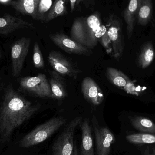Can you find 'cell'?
I'll return each mask as SVG.
<instances>
[{
    "label": "cell",
    "instance_id": "cell-28",
    "mask_svg": "<svg viewBox=\"0 0 155 155\" xmlns=\"http://www.w3.org/2000/svg\"><path fill=\"white\" fill-rule=\"evenodd\" d=\"M2 83H1V81H0V92H1V89H2Z\"/></svg>",
    "mask_w": 155,
    "mask_h": 155
},
{
    "label": "cell",
    "instance_id": "cell-26",
    "mask_svg": "<svg viewBox=\"0 0 155 155\" xmlns=\"http://www.w3.org/2000/svg\"><path fill=\"white\" fill-rule=\"evenodd\" d=\"M78 0H70V5H71V11L72 12L74 11L75 5L77 3Z\"/></svg>",
    "mask_w": 155,
    "mask_h": 155
},
{
    "label": "cell",
    "instance_id": "cell-21",
    "mask_svg": "<svg viewBox=\"0 0 155 155\" xmlns=\"http://www.w3.org/2000/svg\"><path fill=\"white\" fill-rule=\"evenodd\" d=\"M68 0H55L46 17L45 22L50 21L67 13V2Z\"/></svg>",
    "mask_w": 155,
    "mask_h": 155
},
{
    "label": "cell",
    "instance_id": "cell-6",
    "mask_svg": "<svg viewBox=\"0 0 155 155\" xmlns=\"http://www.w3.org/2000/svg\"><path fill=\"white\" fill-rule=\"evenodd\" d=\"M106 27L112 45V55L114 58L118 59L122 56L124 48L122 22L116 15H111Z\"/></svg>",
    "mask_w": 155,
    "mask_h": 155
},
{
    "label": "cell",
    "instance_id": "cell-2",
    "mask_svg": "<svg viewBox=\"0 0 155 155\" xmlns=\"http://www.w3.org/2000/svg\"><path fill=\"white\" fill-rule=\"evenodd\" d=\"M106 26L102 24L99 14L76 18L72 25L71 38L80 44L93 49L107 31Z\"/></svg>",
    "mask_w": 155,
    "mask_h": 155
},
{
    "label": "cell",
    "instance_id": "cell-30",
    "mask_svg": "<svg viewBox=\"0 0 155 155\" xmlns=\"http://www.w3.org/2000/svg\"><path fill=\"white\" fill-rule=\"evenodd\" d=\"M1 1H2V2H6V1H8V0H1Z\"/></svg>",
    "mask_w": 155,
    "mask_h": 155
},
{
    "label": "cell",
    "instance_id": "cell-24",
    "mask_svg": "<svg viewBox=\"0 0 155 155\" xmlns=\"http://www.w3.org/2000/svg\"><path fill=\"white\" fill-rule=\"evenodd\" d=\"M33 60L34 65L35 68L41 69L44 67L45 62L42 53L37 42H35L34 45Z\"/></svg>",
    "mask_w": 155,
    "mask_h": 155
},
{
    "label": "cell",
    "instance_id": "cell-7",
    "mask_svg": "<svg viewBox=\"0 0 155 155\" xmlns=\"http://www.w3.org/2000/svg\"><path fill=\"white\" fill-rule=\"evenodd\" d=\"M48 60L53 71L60 75L76 79L81 73L80 70L66 56L57 51H51Z\"/></svg>",
    "mask_w": 155,
    "mask_h": 155
},
{
    "label": "cell",
    "instance_id": "cell-25",
    "mask_svg": "<svg viewBox=\"0 0 155 155\" xmlns=\"http://www.w3.org/2000/svg\"><path fill=\"white\" fill-rule=\"evenodd\" d=\"M99 41L101 42L102 46L104 48L106 52L109 54H112V45H111L110 38H109L108 33H107V30L105 33L101 37Z\"/></svg>",
    "mask_w": 155,
    "mask_h": 155
},
{
    "label": "cell",
    "instance_id": "cell-18",
    "mask_svg": "<svg viewBox=\"0 0 155 155\" xmlns=\"http://www.w3.org/2000/svg\"><path fill=\"white\" fill-rule=\"evenodd\" d=\"M153 15V3L152 0H142L136 18L137 23L141 25H146Z\"/></svg>",
    "mask_w": 155,
    "mask_h": 155
},
{
    "label": "cell",
    "instance_id": "cell-9",
    "mask_svg": "<svg viewBox=\"0 0 155 155\" xmlns=\"http://www.w3.org/2000/svg\"><path fill=\"white\" fill-rule=\"evenodd\" d=\"M31 39L22 37L14 43L11 49V60L13 75L17 77L20 74L25 58L29 52Z\"/></svg>",
    "mask_w": 155,
    "mask_h": 155
},
{
    "label": "cell",
    "instance_id": "cell-15",
    "mask_svg": "<svg viewBox=\"0 0 155 155\" xmlns=\"http://www.w3.org/2000/svg\"><path fill=\"white\" fill-rule=\"evenodd\" d=\"M141 2L142 0H129L128 5L124 11L123 15L126 24L127 31L129 39L133 35L137 14Z\"/></svg>",
    "mask_w": 155,
    "mask_h": 155
},
{
    "label": "cell",
    "instance_id": "cell-22",
    "mask_svg": "<svg viewBox=\"0 0 155 155\" xmlns=\"http://www.w3.org/2000/svg\"><path fill=\"white\" fill-rule=\"evenodd\" d=\"M127 140L135 144H152L155 143V134H135L126 137Z\"/></svg>",
    "mask_w": 155,
    "mask_h": 155
},
{
    "label": "cell",
    "instance_id": "cell-20",
    "mask_svg": "<svg viewBox=\"0 0 155 155\" xmlns=\"http://www.w3.org/2000/svg\"><path fill=\"white\" fill-rule=\"evenodd\" d=\"M155 53L151 43H147L144 46L140 55L138 63L141 68H146L151 64L154 59Z\"/></svg>",
    "mask_w": 155,
    "mask_h": 155
},
{
    "label": "cell",
    "instance_id": "cell-1",
    "mask_svg": "<svg viewBox=\"0 0 155 155\" xmlns=\"http://www.w3.org/2000/svg\"><path fill=\"white\" fill-rule=\"evenodd\" d=\"M15 91L12 85L5 89L0 107V143L10 141L15 130L40 108Z\"/></svg>",
    "mask_w": 155,
    "mask_h": 155
},
{
    "label": "cell",
    "instance_id": "cell-13",
    "mask_svg": "<svg viewBox=\"0 0 155 155\" xmlns=\"http://www.w3.org/2000/svg\"><path fill=\"white\" fill-rule=\"evenodd\" d=\"M25 28H34L33 24L10 15L0 17V34H8Z\"/></svg>",
    "mask_w": 155,
    "mask_h": 155
},
{
    "label": "cell",
    "instance_id": "cell-8",
    "mask_svg": "<svg viewBox=\"0 0 155 155\" xmlns=\"http://www.w3.org/2000/svg\"><path fill=\"white\" fill-rule=\"evenodd\" d=\"M92 124L96 143L97 155H109L111 146L115 142V137L106 127H100L96 117L93 115Z\"/></svg>",
    "mask_w": 155,
    "mask_h": 155
},
{
    "label": "cell",
    "instance_id": "cell-23",
    "mask_svg": "<svg viewBox=\"0 0 155 155\" xmlns=\"http://www.w3.org/2000/svg\"><path fill=\"white\" fill-rule=\"evenodd\" d=\"M52 5V0H40L37 9L36 20L45 22Z\"/></svg>",
    "mask_w": 155,
    "mask_h": 155
},
{
    "label": "cell",
    "instance_id": "cell-11",
    "mask_svg": "<svg viewBox=\"0 0 155 155\" xmlns=\"http://www.w3.org/2000/svg\"><path fill=\"white\" fill-rule=\"evenodd\" d=\"M81 91L84 98L94 106L101 104L104 99L102 89L90 77L85 78L81 84Z\"/></svg>",
    "mask_w": 155,
    "mask_h": 155
},
{
    "label": "cell",
    "instance_id": "cell-3",
    "mask_svg": "<svg viewBox=\"0 0 155 155\" xmlns=\"http://www.w3.org/2000/svg\"><path fill=\"white\" fill-rule=\"evenodd\" d=\"M67 119L62 116L53 117L38 126L28 133L20 142L21 148H27L46 141L56 131L66 124Z\"/></svg>",
    "mask_w": 155,
    "mask_h": 155
},
{
    "label": "cell",
    "instance_id": "cell-10",
    "mask_svg": "<svg viewBox=\"0 0 155 155\" xmlns=\"http://www.w3.org/2000/svg\"><path fill=\"white\" fill-rule=\"evenodd\" d=\"M51 41L60 49L71 54L88 55L91 50L74 41L62 33H56L49 35Z\"/></svg>",
    "mask_w": 155,
    "mask_h": 155
},
{
    "label": "cell",
    "instance_id": "cell-27",
    "mask_svg": "<svg viewBox=\"0 0 155 155\" xmlns=\"http://www.w3.org/2000/svg\"><path fill=\"white\" fill-rule=\"evenodd\" d=\"M71 155H77V153H76V151H75V150H74L73 153Z\"/></svg>",
    "mask_w": 155,
    "mask_h": 155
},
{
    "label": "cell",
    "instance_id": "cell-31",
    "mask_svg": "<svg viewBox=\"0 0 155 155\" xmlns=\"http://www.w3.org/2000/svg\"><path fill=\"white\" fill-rule=\"evenodd\" d=\"M146 155H155V154H147Z\"/></svg>",
    "mask_w": 155,
    "mask_h": 155
},
{
    "label": "cell",
    "instance_id": "cell-16",
    "mask_svg": "<svg viewBox=\"0 0 155 155\" xmlns=\"http://www.w3.org/2000/svg\"><path fill=\"white\" fill-rule=\"evenodd\" d=\"M82 131L81 155H94L92 131L89 120L85 118L80 124Z\"/></svg>",
    "mask_w": 155,
    "mask_h": 155
},
{
    "label": "cell",
    "instance_id": "cell-32",
    "mask_svg": "<svg viewBox=\"0 0 155 155\" xmlns=\"http://www.w3.org/2000/svg\"><path fill=\"white\" fill-rule=\"evenodd\" d=\"M154 153L155 154V151H154Z\"/></svg>",
    "mask_w": 155,
    "mask_h": 155
},
{
    "label": "cell",
    "instance_id": "cell-12",
    "mask_svg": "<svg viewBox=\"0 0 155 155\" xmlns=\"http://www.w3.org/2000/svg\"><path fill=\"white\" fill-rule=\"evenodd\" d=\"M106 75L109 82L114 85L124 89L128 94L138 95L134 84L121 71L113 67H108Z\"/></svg>",
    "mask_w": 155,
    "mask_h": 155
},
{
    "label": "cell",
    "instance_id": "cell-29",
    "mask_svg": "<svg viewBox=\"0 0 155 155\" xmlns=\"http://www.w3.org/2000/svg\"><path fill=\"white\" fill-rule=\"evenodd\" d=\"M1 56H2V53H1V50H0V58H1Z\"/></svg>",
    "mask_w": 155,
    "mask_h": 155
},
{
    "label": "cell",
    "instance_id": "cell-17",
    "mask_svg": "<svg viewBox=\"0 0 155 155\" xmlns=\"http://www.w3.org/2000/svg\"><path fill=\"white\" fill-rule=\"evenodd\" d=\"M40 0H16L11 5L17 12L24 15H30L37 20V12Z\"/></svg>",
    "mask_w": 155,
    "mask_h": 155
},
{
    "label": "cell",
    "instance_id": "cell-19",
    "mask_svg": "<svg viewBox=\"0 0 155 155\" xmlns=\"http://www.w3.org/2000/svg\"><path fill=\"white\" fill-rule=\"evenodd\" d=\"M134 127L142 132L155 134V124L148 118L137 117L130 119Z\"/></svg>",
    "mask_w": 155,
    "mask_h": 155
},
{
    "label": "cell",
    "instance_id": "cell-4",
    "mask_svg": "<svg viewBox=\"0 0 155 155\" xmlns=\"http://www.w3.org/2000/svg\"><path fill=\"white\" fill-rule=\"evenodd\" d=\"M82 117H78L67 125L54 143L53 155H71L74 151V136L76 127L80 125Z\"/></svg>",
    "mask_w": 155,
    "mask_h": 155
},
{
    "label": "cell",
    "instance_id": "cell-5",
    "mask_svg": "<svg viewBox=\"0 0 155 155\" xmlns=\"http://www.w3.org/2000/svg\"><path fill=\"white\" fill-rule=\"evenodd\" d=\"M21 89L40 98H52V94L49 80L45 74L40 73L35 76L22 78L20 81Z\"/></svg>",
    "mask_w": 155,
    "mask_h": 155
},
{
    "label": "cell",
    "instance_id": "cell-14",
    "mask_svg": "<svg viewBox=\"0 0 155 155\" xmlns=\"http://www.w3.org/2000/svg\"><path fill=\"white\" fill-rule=\"evenodd\" d=\"M50 74L49 82L52 94V98L58 100L64 99L68 96V92L64 78L54 71H51Z\"/></svg>",
    "mask_w": 155,
    "mask_h": 155
}]
</instances>
